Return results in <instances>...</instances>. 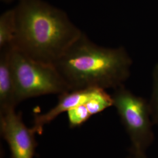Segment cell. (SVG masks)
Segmentation results:
<instances>
[{
	"label": "cell",
	"mask_w": 158,
	"mask_h": 158,
	"mask_svg": "<svg viewBox=\"0 0 158 158\" xmlns=\"http://www.w3.org/2000/svg\"><path fill=\"white\" fill-rule=\"evenodd\" d=\"M11 64L17 104L31 98L71 91L54 64L35 60L14 47Z\"/></svg>",
	"instance_id": "3957f363"
},
{
	"label": "cell",
	"mask_w": 158,
	"mask_h": 158,
	"mask_svg": "<svg viewBox=\"0 0 158 158\" xmlns=\"http://www.w3.org/2000/svg\"><path fill=\"white\" fill-rule=\"evenodd\" d=\"M1 1H3V2H6V3H8V2H10L13 1H14V0H1Z\"/></svg>",
	"instance_id": "7c38bea8"
},
{
	"label": "cell",
	"mask_w": 158,
	"mask_h": 158,
	"mask_svg": "<svg viewBox=\"0 0 158 158\" xmlns=\"http://www.w3.org/2000/svg\"><path fill=\"white\" fill-rule=\"evenodd\" d=\"M16 29L14 8L0 16V49L13 45Z\"/></svg>",
	"instance_id": "ba28073f"
},
{
	"label": "cell",
	"mask_w": 158,
	"mask_h": 158,
	"mask_svg": "<svg viewBox=\"0 0 158 158\" xmlns=\"http://www.w3.org/2000/svg\"><path fill=\"white\" fill-rule=\"evenodd\" d=\"M130 156L127 158H148L145 152H138L133 150H130Z\"/></svg>",
	"instance_id": "8fae6325"
},
{
	"label": "cell",
	"mask_w": 158,
	"mask_h": 158,
	"mask_svg": "<svg viewBox=\"0 0 158 158\" xmlns=\"http://www.w3.org/2000/svg\"><path fill=\"white\" fill-rule=\"evenodd\" d=\"M0 132L11 158H34L38 143L35 132L25 124L22 113L12 109L0 113Z\"/></svg>",
	"instance_id": "5b68a950"
},
{
	"label": "cell",
	"mask_w": 158,
	"mask_h": 158,
	"mask_svg": "<svg viewBox=\"0 0 158 158\" xmlns=\"http://www.w3.org/2000/svg\"><path fill=\"white\" fill-rule=\"evenodd\" d=\"M12 46L0 49V113L17 106L11 64Z\"/></svg>",
	"instance_id": "52a82bcc"
},
{
	"label": "cell",
	"mask_w": 158,
	"mask_h": 158,
	"mask_svg": "<svg viewBox=\"0 0 158 158\" xmlns=\"http://www.w3.org/2000/svg\"><path fill=\"white\" fill-rule=\"evenodd\" d=\"M66 113L69 125L72 128L81 126L92 117L85 103L70 109Z\"/></svg>",
	"instance_id": "9c48e42d"
},
{
	"label": "cell",
	"mask_w": 158,
	"mask_h": 158,
	"mask_svg": "<svg viewBox=\"0 0 158 158\" xmlns=\"http://www.w3.org/2000/svg\"><path fill=\"white\" fill-rule=\"evenodd\" d=\"M111 96L113 106L130 138L131 150L145 152L154 139L149 102L134 94L124 85L114 89Z\"/></svg>",
	"instance_id": "277c9868"
},
{
	"label": "cell",
	"mask_w": 158,
	"mask_h": 158,
	"mask_svg": "<svg viewBox=\"0 0 158 158\" xmlns=\"http://www.w3.org/2000/svg\"><path fill=\"white\" fill-rule=\"evenodd\" d=\"M153 80L152 94L149 104L151 108L153 121L158 124V64L155 66L153 70Z\"/></svg>",
	"instance_id": "30bf717a"
},
{
	"label": "cell",
	"mask_w": 158,
	"mask_h": 158,
	"mask_svg": "<svg viewBox=\"0 0 158 158\" xmlns=\"http://www.w3.org/2000/svg\"><path fill=\"white\" fill-rule=\"evenodd\" d=\"M97 88H89L68 91L59 95L56 105L45 113L35 114L32 127L36 134H41L46 125L70 109L85 104L95 93Z\"/></svg>",
	"instance_id": "8992f818"
},
{
	"label": "cell",
	"mask_w": 158,
	"mask_h": 158,
	"mask_svg": "<svg viewBox=\"0 0 158 158\" xmlns=\"http://www.w3.org/2000/svg\"><path fill=\"white\" fill-rule=\"evenodd\" d=\"M132 63L124 48L98 45L83 32L54 65L71 90H106L124 85Z\"/></svg>",
	"instance_id": "7a4b0ae2"
},
{
	"label": "cell",
	"mask_w": 158,
	"mask_h": 158,
	"mask_svg": "<svg viewBox=\"0 0 158 158\" xmlns=\"http://www.w3.org/2000/svg\"><path fill=\"white\" fill-rule=\"evenodd\" d=\"M12 46L40 62L54 64L83 32L61 9L43 0H18Z\"/></svg>",
	"instance_id": "6da1fadb"
}]
</instances>
